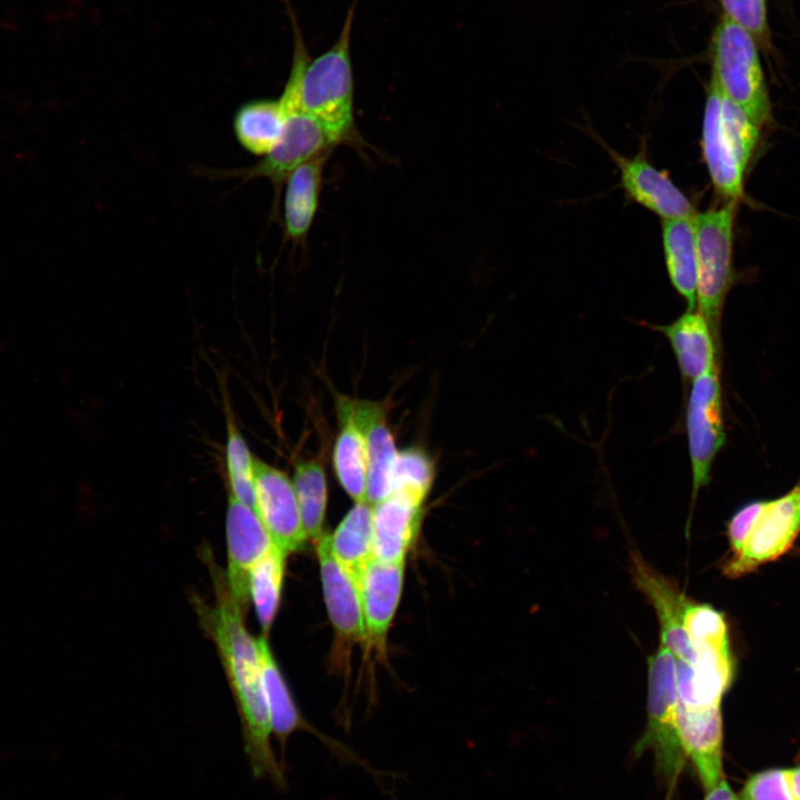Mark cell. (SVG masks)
<instances>
[{
	"instance_id": "1",
	"label": "cell",
	"mask_w": 800,
	"mask_h": 800,
	"mask_svg": "<svg viewBox=\"0 0 800 800\" xmlns=\"http://www.w3.org/2000/svg\"><path fill=\"white\" fill-rule=\"evenodd\" d=\"M216 599L207 602L192 596L199 623L213 641L227 674L241 722L243 750L251 776L269 780L276 787L286 784L282 763L271 747V720L262 686L256 638L244 624V611L232 597L226 576L209 558Z\"/></svg>"
},
{
	"instance_id": "2",
	"label": "cell",
	"mask_w": 800,
	"mask_h": 800,
	"mask_svg": "<svg viewBox=\"0 0 800 800\" xmlns=\"http://www.w3.org/2000/svg\"><path fill=\"white\" fill-rule=\"evenodd\" d=\"M353 13L354 3L347 13L338 40L312 61H309L301 40L297 41L292 63L297 69L301 108L314 117L339 144L359 142L350 58Z\"/></svg>"
},
{
	"instance_id": "3",
	"label": "cell",
	"mask_w": 800,
	"mask_h": 800,
	"mask_svg": "<svg viewBox=\"0 0 800 800\" xmlns=\"http://www.w3.org/2000/svg\"><path fill=\"white\" fill-rule=\"evenodd\" d=\"M677 664L660 643L648 658V719L633 748L634 756L650 751L659 781L669 793L677 784L687 757L678 727Z\"/></svg>"
},
{
	"instance_id": "4",
	"label": "cell",
	"mask_w": 800,
	"mask_h": 800,
	"mask_svg": "<svg viewBox=\"0 0 800 800\" xmlns=\"http://www.w3.org/2000/svg\"><path fill=\"white\" fill-rule=\"evenodd\" d=\"M758 49L746 30L721 18L711 41V80L761 127L770 118L771 106Z\"/></svg>"
},
{
	"instance_id": "5",
	"label": "cell",
	"mask_w": 800,
	"mask_h": 800,
	"mask_svg": "<svg viewBox=\"0 0 800 800\" xmlns=\"http://www.w3.org/2000/svg\"><path fill=\"white\" fill-rule=\"evenodd\" d=\"M738 201L696 213L697 307L716 341L722 307L731 283L733 223Z\"/></svg>"
},
{
	"instance_id": "6",
	"label": "cell",
	"mask_w": 800,
	"mask_h": 800,
	"mask_svg": "<svg viewBox=\"0 0 800 800\" xmlns=\"http://www.w3.org/2000/svg\"><path fill=\"white\" fill-rule=\"evenodd\" d=\"M279 100L286 117L281 140L261 161L237 172L246 179L266 178L276 190L280 189L297 167L339 146L327 129L301 108L298 76L293 66Z\"/></svg>"
},
{
	"instance_id": "7",
	"label": "cell",
	"mask_w": 800,
	"mask_h": 800,
	"mask_svg": "<svg viewBox=\"0 0 800 800\" xmlns=\"http://www.w3.org/2000/svg\"><path fill=\"white\" fill-rule=\"evenodd\" d=\"M800 534V489L764 502L740 551L723 562L722 572L739 578L788 552Z\"/></svg>"
},
{
	"instance_id": "8",
	"label": "cell",
	"mask_w": 800,
	"mask_h": 800,
	"mask_svg": "<svg viewBox=\"0 0 800 800\" xmlns=\"http://www.w3.org/2000/svg\"><path fill=\"white\" fill-rule=\"evenodd\" d=\"M686 430L692 473V503L710 481L716 456L726 433L717 364L692 381L686 410Z\"/></svg>"
},
{
	"instance_id": "9",
	"label": "cell",
	"mask_w": 800,
	"mask_h": 800,
	"mask_svg": "<svg viewBox=\"0 0 800 800\" xmlns=\"http://www.w3.org/2000/svg\"><path fill=\"white\" fill-rule=\"evenodd\" d=\"M256 514L272 542L287 554L302 549L308 540L290 478L278 468L254 458Z\"/></svg>"
},
{
	"instance_id": "10",
	"label": "cell",
	"mask_w": 800,
	"mask_h": 800,
	"mask_svg": "<svg viewBox=\"0 0 800 800\" xmlns=\"http://www.w3.org/2000/svg\"><path fill=\"white\" fill-rule=\"evenodd\" d=\"M226 581L237 603L247 612L250 601V571L273 542L259 517L230 492L226 513Z\"/></svg>"
},
{
	"instance_id": "11",
	"label": "cell",
	"mask_w": 800,
	"mask_h": 800,
	"mask_svg": "<svg viewBox=\"0 0 800 800\" xmlns=\"http://www.w3.org/2000/svg\"><path fill=\"white\" fill-rule=\"evenodd\" d=\"M631 576L634 586L654 609L660 628V643L676 660L693 664L697 654L683 624L684 611L691 600L672 580L658 572L636 552L631 553Z\"/></svg>"
},
{
	"instance_id": "12",
	"label": "cell",
	"mask_w": 800,
	"mask_h": 800,
	"mask_svg": "<svg viewBox=\"0 0 800 800\" xmlns=\"http://www.w3.org/2000/svg\"><path fill=\"white\" fill-rule=\"evenodd\" d=\"M626 193L662 220L692 218L696 212L687 196L662 171L654 168L642 152L627 158L610 152Z\"/></svg>"
},
{
	"instance_id": "13",
	"label": "cell",
	"mask_w": 800,
	"mask_h": 800,
	"mask_svg": "<svg viewBox=\"0 0 800 800\" xmlns=\"http://www.w3.org/2000/svg\"><path fill=\"white\" fill-rule=\"evenodd\" d=\"M314 544L323 597L334 629L346 640H368L358 582L334 557L328 533H323Z\"/></svg>"
},
{
	"instance_id": "14",
	"label": "cell",
	"mask_w": 800,
	"mask_h": 800,
	"mask_svg": "<svg viewBox=\"0 0 800 800\" xmlns=\"http://www.w3.org/2000/svg\"><path fill=\"white\" fill-rule=\"evenodd\" d=\"M354 418L362 432L367 452L366 502L374 506L392 493L398 450L382 403L354 400Z\"/></svg>"
},
{
	"instance_id": "15",
	"label": "cell",
	"mask_w": 800,
	"mask_h": 800,
	"mask_svg": "<svg viewBox=\"0 0 800 800\" xmlns=\"http://www.w3.org/2000/svg\"><path fill=\"white\" fill-rule=\"evenodd\" d=\"M423 501L394 491L372 506L373 554L384 562H403L418 536Z\"/></svg>"
},
{
	"instance_id": "16",
	"label": "cell",
	"mask_w": 800,
	"mask_h": 800,
	"mask_svg": "<svg viewBox=\"0 0 800 800\" xmlns=\"http://www.w3.org/2000/svg\"><path fill=\"white\" fill-rule=\"evenodd\" d=\"M722 92L710 81L702 123V154L716 191L727 201L743 193L744 169L733 153L721 123Z\"/></svg>"
},
{
	"instance_id": "17",
	"label": "cell",
	"mask_w": 800,
	"mask_h": 800,
	"mask_svg": "<svg viewBox=\"0 0 800 800\" xmlns=\"http://www.w3.org/2000/svg\"><path fill=\"white\" fill-rule=\"evenodd\" d=\"M403 562L372 559L359 580L368 640L382 647L401 597Z\"/></svg>"
},
{
	"instance_id": "18",
	"label": "cell",
	"mask_w": 800,
	"mask_h": 800,
	"mask_svg": "<svg viewBox=\"0 0 800 800\" xmlns=\"http://www.w3.org/2000/svg\"><path fill=\"white\" fill-rule=\"evenodd\" d=\"M339 432L332 451L336 477L356 502H364L367 493L368 461L362 432L354 418V399L337 398Z\"/></svg>"
},
{
	"instance_id": "19",
	"label": "cell",
	"mask_w": 800,
	"mask_h": 800,
	"mask_svg": "<svg viewBox=\"0 0 800 800\" xmlns=\"http://www.w3.org/2000/svg\"><path fill=\"white\" fill-rule=\"evenodd\" d=\"M654 329L668 339L684 380L693 381L717 364L716 339L708 321L696 309Z\"/></svg>"
},
{
	"instance_id": "20",
	"label": "cell",
	"mask_w": 800,
	"mask_h": 800,
	"mask_svg": "<svg viewBox=\"0 0 800 800\" xmlns=\"http://www.w3.org/2000/svg\"><path fill=\"white\" fill-rule=\"evenodd\" d=\"M332 150L322 152L299 167L286 179L283 219L286 238L304 240L318 211L323 170Z\"/></svg>"
},
{
	"instance_id": "21",
	"label": "cell",
	"mask_w": 800,
	"mask_h": 800,
	"mask_svg": "<svg viewBox=\"0 0 800 800\" xmlns=\"http://www.w3.org/2000/svg\"><path fill=\"white\" fill-rule=\"evenodd\" d=\"M693 218L662 220L668 276L673 288L686 300L688 310L697 308L698 266Z\"/></svg>"
},
{
	"instance_id": "22",
	"label": "cell",
	"mask_w": 800,
	"mask_h": 800,
	"mask_svg": "<svg viewBox=\"0 0 800 800\" xmlns=\"http://www.w3.org/2000/svg\"><path fill=\"white\" fill-rule=\"evenodd\" d=\"M263 691L266 694L272 732L277 737L283 762L289 737L297 730L310 729L303 720L270 649L267 636L256 638Z\"/></svg>"
},
{
	"instance_id": "23",
	"label": "cell",
	"mask_w": 800,
	"mask_h": 800,
	"mask_svg": "<svg viewBox=\"0 0 800 800\" xmlns=\"http://www.w3.org/2000/svg\"><path fill=\"white\" fill-rule=\"evenodd\" d=\"M329 542L339 563L359 584L362 572L374 558L372 506L356 502L329 534Z\"/></svg>"
},
{
	"instance_id": "24",
	"label": "cell",
	"mask_w": 800,
	"mask_h": 800,
	"mask_svg": "<svg viewBox=\"0 0 800 800\" xmlns=\"http://www.w3.org/2000/svg\"><path fill=\"white\" fill-rule=\"evenodd\" d=\"M284 112L280 100L260 99L242 104L233 119L240 144L256 156L266 157L281 140Z\"/></svg>"
},
{
	"instance_id": "25",
	"label": "cell",
	"mask_w": 800,
	"mask_h": 800,
	"mask_svg": "<svg viewBox=\"0 0 800 800\" xmlns=\"http://www.w3.org/2000/svg\"><path fill=\"white\" fill-rule=\"evenodd\" d=\"M293 488L308 540L316 542L324 532L328 484L322 463L300 459L294 463Z\"/></svg>"
},
{
	"instance_id": "26",
	"label": "cell",
	"mask_w": 800,
	"mask_h": 800,
	"mask_svg": "<svg viewBox=\"0 0 800 800\" xmlns=\"http://www.w3.org/2000/svg\"><path fill=\"white\" fill-rule=\"evenodd\" d=\"M287 556L284 551L273 543L250 571V601L253 603L264 636L268 634L278 612Z\"/></svg>"
},
{
	"instance_id": "27",
	"label": "cell",
	"mask_w": 800,
	"mask_h": 800,
	"mask_svg": "<svg viewBox=\"0 0 800 800\" xmlns=\"http://www.w3.org/2000/svg\"><path fill=\"white\" fill-rule=\"evenodd\" d=\"M227 440L226 467L229 492L256 513L253 463L254 458L237 427L232 411L226 408Z\"/></svg>"
},
{
	"instance_id": "28",
	"label": "cell",
	"mask_w": 800,
	"mask_h": 800,
	"mask_svg": "<svg viewBox=\"0 0 800 800\" xmlns=\"http://www.w3.org/2000/svg\"><path fill=\"white\" fill-rule=\"evenodd\" d=\"M433 479V462L422 449L410 447L398 451L392 492H403L424 501Z\"/></svg>"
},
{
	"instance_id": "29",
	"label": "cell",
	"mask_w": 800,
	"mask_h": 800,
	"mask_svg": "<svg viewBox=\"0 0 800 800\" xmlns=\"http://www.w3.org/2000/svg\"><path fill=\"white\" fill-rule=\"evenodd\" d=\"M721 123L728 142L746 170L754 152L759 128L747 112L722 93Z\"/></svg>"
},
{
	"instance_id": "30",
	"label": "cell",
	"mask_w": 800,
	"mask_h": 800,
	"mask_svg": "<svg viewBox=\"0 0 800 800\" xmlns=\"http://www.w3.org/2000/svg\"><path fill=\"white\" fill-rule=\"evenodd\" d=\"M723 16L746 30L759 48L771 44L766 0H719Z\"/></svg>"
},
{
	"instance_id": "31",
	"label": "cell",
	"mask_w": 800,
	"mask_h": 800,
	"mask_svg": "<svg viewBox=\"0 0 800 800\" xmlns=\"http://www.w3.org/2000/svg\"><path fill=\"white\" fill-rule=\"evenodd\" d=\"M741 800H798L790 779V769H767L751 774L744 782Z\"/></svg>"
},
{
	"instance_id": "32",
	"label": "cell",
	"mask_w": 800,
	"mask_h": 800,
	"mask_svg": "<svg viewBox=\"0 0 800 800\" xmlns=\"http://www.w3.org/2000/svg\"><path fill=\"white\" fill-rule=\"evenodd\" d=\"M766 501H753L739 509L729 520L727 536L729 541L730 556L737 554L744 539L752 527L756 518L761 512Z\"/></svg>"
},
{
	"instance_id": "33",
	"label": "cell",
	"mask_w": 800,
	"mask_h": 800,
	"mask_svg": "<svg viewBox=\"0 0 800 800\" xmlns=\"http://www.w3.org/2000/svg\"><path fill=\"white\" fill-rule=\"evenodd\" d=\"M703 800H741L727 780L721 779L716 786L704 791Z\"/></svg>"
},
{
	"instance_id": "34",
	"label": "cell",
	"mask_w": 800,
	"mask_h": 800,
	"mask_svg": "<svg viewBox=\"0 0 800 800\" xmlns=\"http://www.w3.org/2000/svg\"><path fill=\"white\" fill-rule=\"evenodd\" d=\"M790 779H791V784H792L793 791H794L798 800H800V757H799L798 764L794 766L793 768H790Z\"/></svg>"
},
{
	"instance_id": "35",
	"label": "cell",
	"mask_w": 800,
	"mask_h": 800,
	"mask_svg": "<svg viewBox=\"0 0 800 800\" xmlns=\"http://www.w3.org/2000/svg\"><path fill=\"white\" fill-rule=\"evenodd\" d=\"M799 489H800V487H799Z\"/></svg>"
}]
</instances>
